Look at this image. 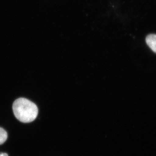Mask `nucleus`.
<instances>
[{
  "label": "nucleus",
  "mask_w": 156,
  "mask_h": 156,
  "mask_svg": "<svg viewBox=\"0 0 156 156\" xmlns=\"http://www.w3.org/2000/svg\"><path fill=\"white\" fill-rule=\"evenodd\" d=\"M13 110L15 117L23 123H30L36 119L38 113L37 107L25 98H18L14 101Z\"/></svg>",
  "instance_id": "1"
},
{
  "label": "nucleus",
  "mask_w": 156,
  "mask_h": 156,
  "mask_svg": "<svg viewBox=\"0 0 156 156\" xmlns=\"http://www.w3.org/2000/svg\"><path fill=\"white\" fill-rule=\"evenodd\" d=\"M146 42L149 48L156 53V35H149L146 38Z\"/></svg>",
  "instance_id": "2"
},
{
  "label": "nucleus",
  "mask_w": 156,
  "mask_h": 156,
  "mask_svg": "<svg viewBox=\"0 0 156 156\" xmlns=\"http://www.w3.org/2000/svg\"><path fill=\"white\" fill-rule=\"evenodd\" d=\"M8 138V133L3 128H0V145L5 142Z\"/></svg>",
  "instance_id": "3"
},
{
  "label": "nucleus",
  "mask_w": 156,
  "mask_h": 156,
  "mask_svg": "<svg viewBox=\"0 0 156 156\" xmlns=\"http://www.w3.org/2000/svg\"><path fill=\"white\" fill-rule=\"evenodd\" d=\"M1 156H9L7 153H2L0 154Z\"/></svg>",
  "instance_id": "4"
},
{
  "label": "nucleus",
  "mask_w": 156,
  "mask_h": 156,
  "mask_svg": "<svg viewBox=\"0 0 156 156\" xmlns=\"http://www.w3.org/2000/svg\"><path fill=\"white\" fill-rule=\"evenodd\" d=\"M0 156H1V155H0Z\"/></svg>",
  "instance_id": "5"
}]
</instances>
